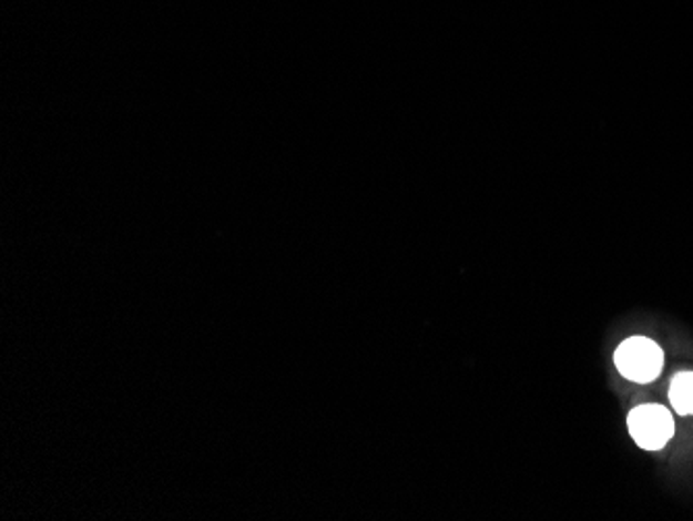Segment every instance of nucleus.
<instances>
[{"label":"nucleus","mask_w":693,"mask_h":521,"mask_svg":"<svg viewBox=\"0 0 693 521\" xmlns=\"http://www.w3.org/2000/svg\"><path fill=\"white\" fill-rule=\"evenodd\" d=\"M629 432L645 451H659L675 435V420L669 409L648 403L629 413Z\"/></svg>","instance_id":"2"},{"label":"nucleus","mask_w":693,"mask_h":521,"mask_svg":"<svg viewBox=\"0 0 693 521\" xmlns=\"http://www.w3.org/2000/svg\"><path fill=\"white\" fill-rule=\"evenodd\" d=\"M669 397L679 416H693V372L675 376Z\"/></svg>","instance_id":"3"},{"label":"nucleus","mask_w":693,"mask_h":521,"mask_svg":"<svg viewBox=\"0 0 693 521\" xmlns=\"http://www.w3.org/2000/svg\"><path fill=\"white\" fill-rule=\"evenodd\" d=\"M614 364L628 380L645 385L661 376L664 356L661 347L652 339L631 337L614 351Z\"/></svg>","instance_id":"1"}]
</instances>
